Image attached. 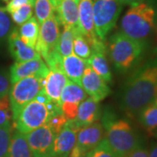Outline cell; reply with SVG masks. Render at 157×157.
Listing matches in <instances>:
<instances>
[{"instance_id": "obj_46", "label": "cell", "mask_w": 157, "mask_h": 157, "mask_svg": "<svg viewBox=\"0 0 157 157\" xmlns=\"http://www.w3.org/2000/svg\"><path fill=\"white\" fill-rule=\"evenodd\" d=\"M75 1H76V2H77V3H78V2H79V1H80V0H75Z\"/></svg>"}, {"instance_id": "obj_3", "label": "cell", "mask_w": 157, "mask_h": 157, "mask_svg": "<svg viewBox=\"0 0 157 157\" xmlns=\"http://www.w3.org/2000/svg\"><path fill=\"white\" fill-rule=\"evenodd\" d=\"M157 30V0H144L125 13L120 32L131 39L147 42Z\"/></svg>"}, {"instance_id": "obj_35", "label": "cell", "mask_w": 157, "mask_h": 157, "mask_svg": "<svg viewBox=\"0 0 157 157\" xmlns=\"http://www.w3.org/2000/svg\"><path fill=\"white\" fill-rule=\"evenodd\" d=\"M11 89V81L7 74L0 72V98L8 95Z\"/></svg>"}, {"instance_id": "obj_30", "label": "cell", "mask_w": 157, "mask_h": 157, "mask_svg": "<svg viewBox=\"0 0 157 157\" xmlns=\"http://www.w3.org/2000/svg\"><path fill=\"white\" fill-rule=\"evenodd\" d=\"M13 127L11 124L0 127V157L6 156L8 147L10 145Z\"/></svg>"}, {"instance_id": "obj_4", "label": "cell", "mask_w": 157, "mask_h": 157, "mask_svg": "<svg viewBox=\"0 0 157 157\" xmlns=\"http://www.w3.org/2000/svg\"><path fill=\"white\" fill-rule=\"evenodd\" d=\"M147 45V42L131 39L120 31L113 34L108 52L114 69L121 74L132 73L144 59Z\"/></svg>"}, {"instance_id": "obj_33", "label": "cell", "mask_w": 157, "mask_h": 157, "mask_svg": "<svg viewBox=\"0 0 157 157\" xmlns=\"http://www.w3.org/2000/svg\"><path fill=\"white\" fill-rule=\"evenodd\" d=\"M11 20L8 12L4 7H0V40L4 39L11 33Z\"/></svg>"}, {"instance_id": "obj_11", "label": "cell", "mask_w": 157, "mask_h": 157, "mask_svg": "<svg viewBox=\"0 0 157 157\" xmlns=\"http://www.w3.org/2000/svg\"><path fill=\"white\" fill-rule=\"evenodd\" d=\"M50 69L41 58L27 61L15 62L10 68V81L14 84L19 79L30 76H39L45 78Z\"/></svg>"}, {"instance_id": "obj_20", "label": "cell", "mask_w": 157, "mask_h": 157, "mask_svg": "<svg viewBox=\"0 0 157 157\" xmlns=\"http://www.w3.org/2000/svg\"><path fill=\"white\" fill-rule=\"evenodd\" d=\"M5 157H33L25 134L17 130L12 132L10 145Z\"/></svg>"}, {"instance_id": "obj_2", "label": "cell", "mask_w": 157, "mask_h": 157, "mask_svg": "<svg viewBox=\"0 0 157 157\" xmlns=\"http://www.w3.org/2000/svg\"><path fill=\"white\" fill-rule=\"evenodd\" d=\"M108 145L119 157H126L141 143L140 137L133 125L126 118L118 117L112 108L107 107L101 115Z\"/></svg>"}, {"instance_id": "obj_14", "label": "cell", "mask_w": 157, "mask_h": 157, "mask_svg": "<svg viewBox=\"0 0 157 157\" xmlns=\"http://www.w3.org/2000/svg\"><path fill=\"white\" fill-rule=\"evenodd\" d=\"M104 128L100 121L80 128L77 134L76 146L87 153L100 144L104 137Z\"/></svg>"}, {"instance_id": "obj_47", "label": "cell", "mask_w": 157, "mask_h": 157, "mask_svg": "<svg viewBox=\"0 0 157 157\" xmlns=\"http://www.w3.org/2000/svg\"><path fill=\"white\" fill-rule=\"evenodd\" d=\"M52 157H58V156H52Z\"/></svg>"}, {"instance_id": "obj_19", "label": "cell", "mask_w": 157, "mask_h": 157, "mask_svg": "<svg viewBox=\"0 0 157 157\" xmlns=\"http://www.w3.org/2000/svg\"><path fill=\"white\" fill-rule=\"evenodd\" d=\"M87 67L86 61L75 54L62 57L60 60V69L70 81L80 85V81Z\"/></svg>"}, {"instance_id": "obj_34", "label": "cell", "mask_w": 157, "mask_h": 157, "mask_svg": "<svg viewBox=\"0 0 157 157\" xmlns=\"http://www.w3.org/2000/svg\"><path fill=\"white\" fill-rule=\"evenodd\" d=\"M78 104L72 102H62L60 104V109L67 121H74L77 116Z\"/></svg>"}, {"instance_id": "obj_6", "label": "cell", "mask_w": 157, "mask_h": 157, "mask_svg": "<svg viewBox=\"0 0 157 157\" xmlns=\"http://www.w3.org/2000/svg\"><path fill=\"white\" fill-rule=\"evenodd\" d=\"M123 9L120 0H94L93 14L97 37L105 40L107 35L115 26Z\"/></svg>"}, {"instance_id": "obj_5", "label": "cell", "mask_w": 157, "mask_h": 157, "mask_svg": "<svg viewBox=\"0 0 157 157\" xmlns=\"http://www.w3.org/2000/svg\"><path fill=\"white\" fill-rule=\"evenodd\" d=\"M59 36V23L55 14L41 23L35 50L39 52L41 59H44L45 63L50 70L60 68L62 57L59 56L57 50Z\"/></svg>"}, {"instance_id": "obj_29", "label": "cell", "mask_w": 157, "mask_h": 157, "mask_svg": "<svg viewBox=\"0 0 157 157\" xmlns=\"http://www.w3.org/2000/svg\"><path fill=\"white\" fill-rule=\"evenodd\" d=\"M33 6L32 4H26L21 7L17 8L16 11L10 13L12 20L17 25H21L24 23H25L28 19L33 17Z\"/></svg>"}, {"instance_id": "obj_38", "label": "cell", "mask_w": 157, "mask_h": 157, "mask_svg": "<svg viewBox=\"0 0 157 157\" xmlns=\"http://www.w3.org/2000/svg\"><path fill=\"white\" fill-rule=\"evenodd\" d=\"M34 100L36 101H38V102H39V103H41V104H44V105H46L47 103H49L50 101H52L49 99V97L47 96V94H45L44 88H42V89L39 91V94H37V96L35 97Z\"/></svg>"}, {"instance_id": "obj_28", "label": "cell", "mask_w": 157, "mask_h": 157, "mask_svg": "<svg viewBox=\"0 0 157 157\" xmlns=\"http://www.w3.org/2000/svg\"><path fill=\"white\" fill-rule=\"evenodd\" d=\"M67 122V119L65 117L61 110H58L50 113L45 124L50 128L51 130L53 132V134L56 135L65 127Z\"/></svg>"}, {"instance_id": "obj_22", "label": "cell", "mask_w": 157, "mask_h": 157, "mask_svg": "<svg viewBox=\"0 0 157 157\" xmlns=\"http://www.w3.org/2000/svg\"><path fill=\"white\" fill-rule=\"evenodd\" d=\"M17 31L23 41L35 49L39 35V23L37 18L32 17L26 22L21 25Z\"/></svg>"}, {"instance_id": "obj_26", "label": "cell", "mask_w": 157, "mask_h": 157, "mask_svg": "<svg viewBox=\"0 0 157 157\" xmlns=\"http://www.w3.org/2000/svg\"><path fill=\"white\" fill-rule=\"evenodd\" d=\"M33 6L36 18L39 24L54 14V6L51 0H33Z\"/></svg>"}, {"instance_id": "obj_41", "label": "cell", "mask_w": 157, "mask_h": 157, "mask_svg": "<svg viewBox=\"0 0 157 157\" xmlns=\"http://www.w3.org/2000/svg\"><path fill=\"white\" fill-rule=\"evenodd\" d=\"M123 5H128V6H133L139 4L140 2L144 1V0H120Z\"/></svg>"}, {"instance_id": "obj_18", "label": "cell", "mask_w": 157, "mask_h": 157, "mask_svg": "<svg viewBox=\"0 0 157 157\" xmlns=\"http://www.w3.org/2000/svg\"><path fill=\"white\" fill-rule=\"evenodd\" d=\"M69 79L60 69L50 70L44 81V90L51 101L60 105V95Z\"/></svg>"}, {"instance_id": "obj_44", "label": "cell", "mask_w": 157, "mask_h": 157, "mask_svg": "<svg viewBox=\"0 0 157 157\" xmlns=\"http://www.w3.org/2000/svg\"><path fill=\"white\" fill-rule=\"evenodd\" d=\"M154 135H155V136H156V137H157V129H156V131L155 132V134H154Z\"/></svg>"}, {"instance_id": "obj_9", "label": "cell", "mask_w": 157, "mask_h": 157, "mask_svg": "<svg viewBox=\"0 0 157 157\" xmlns=\"http://www.w3.org/2000/svg\"><path fill=\"white\" fill-rule=\"evenodd\" d=\"M33 157H52L55 135L45 124L25 135Z\"/></svg>"}, {"instance_id": "obj_42", "label": "cell", "mask_w": 157, "mask_h": 157, "mask_svg": "<svg viewBox=\"0 0 157 157\" xmlns=\"http://www.w3.org/2000/svg\"><path fill=\"white\" fill-rule=\"evenodd\" d=\"M51 1H52V3L53 6L55 7V6H56V4L58 3V1H59V0H51Z\"/></svg>"}, {"instance_id": "obj_37", "label": "cell", "mask_w": 157, "mask_h": 157, "mask_svg": "<svg viewBox=\"0 0 157 157\" xmlns=\"http://www.w3.org/2000/svg\"><path fill=\"white\" fill-rule=\"evenodd\" d=\"M126 157H148V150L142 143H140L138 147L129 153Z\"/></svg>"}, {"instance_id": "obj_27", "label": "cell", "mask_w": 157, "mask_h": 157, "mask_svg": "<svg viewBox=\"0 0 157 157\" xmlns=\"http://www.w3.org/2000/svg\"><path fill=\"white\" fill-rule=\"evenodd\" d=\"M73 52L75 55H77L83 59H87L92 54V50H91L89 44L87 40L85 39L84 36L81 34L80 31H78L74 37Z\"/></svg>"}, {"instance_id": "obj_23", "label": "cell", "mask_w": 157, "mask_h": 157, "mask_svg": "<svg viewBox=\"0 0 157 157\" xmlns=\"http://www.w3.org/2000/svg\"><path fill=\"white\" fill-rule=\"evenodd\" d=\"M137 119L141 127L146 130L148 134H155L157 129V106L153 102L147 105L138 115Z\"/></svg>"}, {"instance_id": "obj_36", "label": "cell", "mask_w": 157, "mask_h": 157, "mask_svg": "<svg viewBox=\"0 0 157 157\" xmlns=\"http://www.w3.org/2000/svg\"><path fill=\"white\" fill-rule=\"evenodd\" d=\"M26 4H32L33 6V0H10L6 6V10L7 12L11 13L14 11H16L17 8Z\"/></svg>"}, {"instance_id": "obj_24", "label": "cell", "mask_w": 157, "mask_h": 157, "mask_svg": "<svg viewBox=\"0 0 157 157\" xmlns=\"http://www.w3.org/2000/svg\"><path fill=\"white\" fill-rule=\"evenodd\" d=\"M86 93L80 85L76 84L73 81H68L61 92L60 104L62 102H72L78 104L86 98Z\"/></svg>"}, {"instance_id": "obj_16", "label": "cell", "mask_w": 157, "mask_h": 157, "mask_svg": "<svg viewBox=\"0 0 157 157\" xmlns=\"http://www.w3.org/2000/svg\"><path fill=\"white\" fill-rule=\"evenodd\" d=\"M9 51L16 62L27 61L30 59L41 58L34 48L27 45L19 37L17 29H14L8 36Z\"/></svg>"}, {"instance_id": "obj_40", "label": "cell", "mask_w": 157, "mask_h": 157, "mask_svg": "<svg viewBox=\"0 0 157 157\" xmlns=\"http://www.w3.org/2000/svg\"><path fill=\"white\" fill-rule=\"evenodd\" d=\"M148 157H157V142H154L148 150Z\"/></svg>"}, {"instance_id": "obj_48", "label": "cell", "mask_w": 157, "mask_h": 157, "mask_svg": "<svg viewBox=\"0 0 157 157\" xmlns=\"http://www.w3.org/2000/svg\"><path fill=\"white\" fill-rule=\"evenodd\" d=\"M156 34H157V30H156Z\"/></svg>"}, {"instance_id": "obj_39", "label": "cell", "mask_w": 157, "mask_h": 157, "mask_svg": "<svg viewBox=\"0 0 157 157\" xmlns=\"http://www.w3.org/2000/svg\"><path fill=\"white\" fill-rule=\"evenodd\" d=\"M86 153L75 145L72 149V151L70 152L68 157H86Z\"/></svg>"}, {"instance_id": "obj_17", "label": "cell", "mask_w": 157, "mask_h": 157, "mask_svg": "<svg viewBox=\"0 0 157 157\" xmlns=\"http://www.w3.org/2000/svg\"><path fill=\"white\" fill-rule=\"evenodd\" d=\"M101 117V107L99 101L89 97L79 103L77 116L73 121L80 128L84 126L99 121Z\"/></svg>"}, {"instance_id": "obj_7", "label": "cell", "mask_w": 157, "mask_h": 157, "mask_svg": "<svg viewBox=\"0 0 157 157\" xmlns=\"http://www.w3.org/2000/svg\"><path fill=\"white\" fill-rule=\"evenodd\" d=\"M44 81L45 78L39 76H30L12 84L9 100L13 121L29 102L33 101L39 91L44 88Z\"/></svg>"}, {"instance_id": "obj_25", "label": "cell", "mask_w": 157, "mask_h": 157, "mask_svg": "<svg viewBox=\"0 0 157 157\" xmlns=\"http://www.w3.org/2000/svg\"><path fill=\"white\" fill-rule=\"evenodd\" d=\"M79 31V29H74L71 27H64L59 39L58 42L57 50L60 57L68 56L73 52V40L75 34Z\"/></svg>"}, {"instance_id": "obj_12", "label": "cell", "mask_w": 157, "mask_h": 157, "mask_svg": "<svg viewBox=\"0 0 157 157\" xmlns=\"http://www.w3.org/2000/svg\"><path fill=\"white\" fill-rule=\"evenodd\" d=\"M78 130L79 128L73 121H67L65 127L55 135L52 156L68 157L70 152L76 145Z\"/></svg>"}, {"instance_id": "obj_10", "label": "cell", "mask_w": 157, "mask_h": 157, "mask_svg": "<svg viewBox=\"0 0 157 157\" xmlns=\"http://www.w3.org/2000/svg\"><path fill=\"white\" fill-rule=\"evenodd\" d=\"M78 29L87 40L91 50L99 49L104 44L103 40L97 37L94 30V21L93 14V1L80 0L78 4Z\"/></svg>"}, {"instance_id": "obj_31", "label": "cell", "mask_w": 157, "mask_h": 157, "mask_svg": "<svg viewBox=\"0 0 157 157\" xmlns=\"http://www.w3.org/2000/svg\"><path fill=\"white\" fill-rule=\"evenodd\" d=\"M86 157H119L113 152L110 146L108 145L105 139L101 140L100 144L94 147L93 150L87 152Z\"/></svg>"}, {"instance_id": "obj_1", "label": "cell", "mask_w": 157, "mask_h": 157, "mask_svg": "<svg viewBox=\"0 0 157 157\" xmlns=\"http://www.w3.org/2000/svg\"><path fill=\"white\" fill-rule=\"evenodd\" d=\"M157 98V47L152 56L132 72L118 95L120 109L128 118L138 113Z\"/></svg>"}, {"instance_id": "obj_21", "label": "cell", "mask_w": 157, "mask_h": 157, "mask_svg": "<svg viewBox=\"0 0 157 157\" xmlns=\"http://www.w3.org/2000/svg\"><path fill=\"white\" fill-rule=\"evenodd\" d=\"M106 54L107 52H93L86 63L107 83H112V73Z\"/></svg>"}, {"instance_id": "obj_32", "label": "cell", "mask_w": 157, "mask_h": 157, "mask_svg": "<svg viewBox=\"0 0 157 157\" xmlns=\"http://www.w3.org/2000/svg\"><path fill=\"white\" fill-rule=\"evenodd\" d=\"M11 117L12 113L9 96H4L0 98V127L11 124Z\"/></svg>"}, {"instance_id": "obj_43", "label": "cell", "mask_w": 157, "mask_h": 157, "mask_svg": "<svg viewBox=\"0 0 157 157\" xmlns=\"http://www.w3.org/2000/svg\"><path fill=\"white\" fill-rule=\"evenodd\" d=\"M154 103H155V105H156V106H157V98H156V99H155V101H154Z\"/></svg>"}, {"instance_id": "obj_45", "label": "cell", "mask_w": 157, "mask_h": 157, "mask_svg": "<svg viewBox=\"0 0 157 157\" xmlns=\"http://www.w3.org/2000/svg\"><path fill=\"white\" fill-rule=\"evenodd\" d=\"M3 1H5V2H9L10 0H3Z\"/></svg>"}, {"instance_id": "obj_13", "label": "cell", "mask_w": 157, "mask_h": 157, "mask_svg": "<svg viewBox=\"0 0 157 157\" xmlns=\"http://www.w3.org/2000/svg\"><path fill=\"white\" fill-rule=\"evenodd\" d=\"M80 86L87 95L97 101H101L110 94L111 89L107 83L90 67H86L80 81Z\"/></svg>"}, {"instance_id": "obj_15", "label": "cell", "mask_w": 157, "mask_h": 157, "mask_svg": "<svg viewBox=\"0 0 157 157\" xmlns=\"http://www.w3.org/2000/svg\"><path fill=\"white\" fill-rule=\"evenodd\" d=\"M54 14L64 27L78 28V3L75 0H59L54 7Z\"/></svg>"}, {"instance_id": "obj_8", "label": "cell", "mask_w": 157, "mask_h": 157, "mask_svg": "<svg viewBox=\"0 0 157 157\" xmlns=\"http://www.w3.org/2000/svg\"><path fill=\"white\" fill-rule=\"evenodd\" d=\"M50 113L45 105L35 100L29 102L13 121V129L22 134H28L46 123Z\"/></svg>"}]
</instances>
